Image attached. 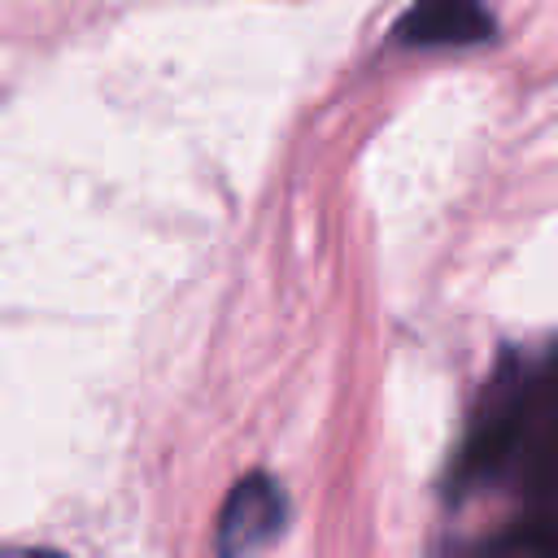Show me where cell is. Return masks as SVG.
<instances>
[{
	"label": "cell",
	"instance_id": "1",
	"mask_svg": "<svg viewBox=\"0 0 558 558\" xmlns=\"http://www.w3.org/2000/svg\"><path fill=\"white\" fill-rule=\"evenodd\" d=\"M288 523V493L266 471H248L231 484L218 527H214V554L218 558H253L266 549Z\"/></svg>",
	"mask_w": 558,
	"mask_h": 558
},
{
	"label": "cell",
	"instance_id": "2",
	"mask_svg": "<svg viewBox=\"0 0 558 558\" xmlns=\"http://www.w3.org/2000/svg\"><path fill=\"white\" fill-rule=\"evenodd\" d=\"M493 13L466 0H432V4H414L397 17L392 39L405 48H466V44H484L493 39Z\"/></svg>",
	"mask_w": 558,
	"mask_h": 558
},
{
	"label": "cell",
	"instance_id": "3",
	"mask_svg": "<svg viewBox=\"0 0 558 558\" xmlns=\"http://www.w3.org/2000/svg\"><path fill=\"white\" fill-rule=\"evenodd\" d=\"M0 558H65V554H57V549H22V545H9V549H0Z\"/></svg>",
	"mask_w": 558,
	"mask_h": 558
}]
</instances>
